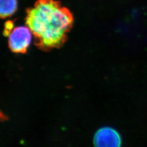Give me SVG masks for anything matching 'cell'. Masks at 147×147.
I'll return each instance as SVG.
<instances>
[{
    "mask_svg": "<svg viewBox=\"0 0 147 147\" xmlns=\"http://www.w3.org/2000/svg\"><path fill=\"white\" fill-rule=\"evenodd\" d=\"M18 9L17 0H0V16L5 19L13 15Z\"/></svg>",
    "mask_w": 147,
    "mask_h": 147,
    "instance_id": "277c9868",
    "label": "cell"
},
{
    "mask_svg": "<svg viewBox=\"0 0 147 147\" xmlns=\"http://www.w3.org/2000/svg\"><path fill=\"white\" fill-rule=\"evenodd\" d=\"M70 11L56 0H37L28 8L25 24L37 47L49 51L61 47L73 25Z\"/></svg>",
    "mask_w": 147,
    "mask_h": 147,
    "instance_id": "6da1fadb",
    "label": "cell"
},
{
    "mask_svg": "<svg viewBox=\"0 0 147 147\" xmlns=\"http://www.w3.org/2000/svg\"><path fill=\"white\" fill-rule=\"evenodd\" d=\"M94 147H121L122 140L120 134L109 126L101 127L93 138Z\"/></svg>",
    "mask_w": 147,
    "mask_h": 147,
    "instance_id": "3957f363",
    "label": "cell"
},
{
    "mask_svg": "<svg viewBox=\"0 0 147 147\" xmlns=\"http://www.w3.org/2000/svg\"><path fill=\"white\" fill-rule=\"evenodd\" d=\"M32 34L27 27L14 28L8 36V46L10 50L16 53H26L31 44Z\"/></svg>",
    "mask_w": 147,
    "mask_h": 147,
    "instance_id": "7a4b0ae2",
    "label": "cell"
},
{
    "mask_svg": "<svg viewBox=\"0 0 147 147\" xmlns=\"http://www.w3.org/2000/svg\"><path fill=\"white\" fill-rule=\"evenodd\" d=\"M14 28V22L12 21H7L5 24V29L3 31L4 36H9Z\"/></svg>",
    "mask_w": 147,
    "mask_h": 147,
    "instance_id": "5b68a950",
    "label": "cell"
}]
</instances>
